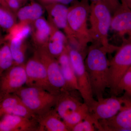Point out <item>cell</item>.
<instances>
[{"label": "cell", "mask_w": 131, "mask_h": 131, "mask_svg": "<svg viewBox=\"0 0 131 131\" xmlns=\"http://www.w3.org/2000/svg\"><path fill=\"white\" fill-rule=\"evenodd\" d=\"M90 1H91L92 2L96 1H99V0H90Z\"/></svg>", "instance_id": "d6a6232c"}, {"label": "cell", "mask_w": 131, "mask_h": 131, "mask_svg": "<svg viewBox=\"0 0 131 131\" xmlns=\"http://www.w3.org/2000/svg\"><path fill=\"white\" fill-rule=\"evenodd\" d=\"M54 1L60 3L62 4L67 5L73 2L74 0H54Z\"/></svg>", "instance_id": "4dcf8cb0"}, {"label": "cell", "mask_w": 131, "mask_h": 131, "mask_svg": "<svg viewBox=\"0 0 131 131\" xmlns=\"http://www.w3.org/2000/svg\"><path fill=\"white\" fill-rule=\"evenodd\" d=\"M55 109L37 117L38 131H70Z\"/></svg>", "instance_id": "9a60e30c"}, {"label": "cell", "mask_w": 131, "mask_h": 131, "mask_svg": "<svg viewBox=\"0 0 131 131\" xmlns=\"http://www.w3.org/2000/svg\"><path fill=\"white\" fill-rule=\"evenodd\" d=\"M89 0H81L69 9L68 25L77 43V50L84 57L88 44L92 42L87 20L90 13Z\"/></svg>", "instance_id": "3957f363"}, {"label": "cell", "mask_w": 131, "mask_h": 131, "mask_svg": "<svg viewBox=\"0 0 131 131\" xmlns=\"http://www.w3.org/2000/svg\"><path fill=\"white\" fill-rule=\"evenodd\" d=\"M25 67L27 86L40 88L56 95L49 83L44 65L37 58L29 60Z\"/></svg>", "instance_id": "8fae6325"}, {"label": "cell", "mask_w": 131, "mask_h": 131, "mask_svg": "<svg viewBox=\"0 0 131 131\" xmlns=\"http://www.w3.org/2000/svg\"><path fill=\"white\" fill-rule=\"evenodd\" d=\"M121 2L124 3L129 8L131 9V0H121Z\"/></svg>", "instance_id": "1f68e13d"}, {"label": "cell", "mask_w": 131, "mask_h": 131, "mask_svg": "<svg viewBox=\"0 0 131 131\" xmlns=\"http://www.w3.org/2000/svg\"><path fill=\"white\" fill-rule=\"evenodd\" d=\"M9 7L13 9H16L19 7V4L17 0H5Z\"/></svg>", "instance_id": "f546056e"}, {"label": "cell", "mask_w": 131, "mask_h": 131, "mask_svg": "<svg viewBox=\"0 0 131 131\" xmlns=\"http://www.w3.org/2000/svg\"><path fill=\"white\" fill-rule=\"evenodd\" d=\"M123 104L121 109L114 117L99 121V130L131 131V95L125 92L121 96Z\"/></svg>", "instance_id": "52a82bcc"}, {"label": "cell", "mask_w": 131, "mask_h": 131, "mask_svg": "<svg viewBox=\"0 0 131 131\" xmlns=\"http://www.w3.org/2000/svg\"><path fill=\"white\" fill-rule=\"evenodd\" d=\"M42 12L41 7L38 4H34L20 9L18 13V16L22 20L37 19L42 15Z\"/></svg>", "instance_id": "ffe728a7"}, {"label": "cell", "mask_w": 131, "mask_h": 131, "mask_svg": "<svg viewBox=\"0 0 131 131\" xmlns=\"http://www.w3.org/2000/svg\"><path fill=\"white\" fill-rule=\"evenodd\" d=\"M38 128L37 118L6 114L0 121V131H38Z\"/></svg>", "instance_id": "7c38bea8"}, {"label": "cell", "mask_w": 131, "mask_h": 131, "mask_svg": "<svg viewBox=\"0 0 131 131\" xmlns=\"http://www.w3.org/2000/svg\"><path fill=\"white\" fill-rule=\"evenodd\" d=\"M22 39L16 36L12 39L9 47L14 61L16 65H20L25 60L24 53L21 48Z\"/></svg>", "instance_id": "44dd1931"}, {"label": "cell", "mask_w": 131, "mask_h": 131, "mask_svg": "<svg viewBox=\"0 0 131 131\" xmlns=\"http://www.w3.org/2000/svg\"><path fill=\"white\" fill-rule=\"evenodd\" d=\"M90 114L89 108L84 102L77 110L66 116L63 121L71 131L75 125L85 119Z\"/></svg>", "instance_id": "ac0fdd59"}, {"label": "cell", "mask_w": 131, "mask_h": 131, "mask_svg": "<svg viewBox=\"0 0 131 131\" xmlns=\"http://www.w3.org/2000/svg\"><path fill=\"white\" fill-rule=\"evenodd\" d=\"M68 10L69 9L68 8L63 4H57L52 9L51 14L55 25L58 28L64 29L68 36L77 46L76 41L68 25Z\"/></svg>", "instance_id": "e0dca14e"}, {"label": "cell", "mask_w": 131, "mask_h": 131, "mask_svg": "<svg viewBox=\"0 0 131 131\" xmlns=\"http://www.w3.org/2000/svg\"><path fill=\"white\" fill-rule=\"evenodd\" d=\"M37 58L46 68L49 83L54 94L58 95L63 91H68L58 62L46 52H40Z\"/></svg>", "instance_id": "30bf717a"}, {"label": "cell", "mask_w": 131, "mask_h": 131, "mask_svg": "<svg viewBox=\"0 0 131 131\" xmlns=\"http://www.w3.org/2000/svg\"><path fill=\"white\" fill-rule=\"evenodd\" d=\"M30 30L31 29L30 27L28 26H26L20 32L16 34L15 36L22 39L27 37L29 35Z\"/></svg>", "instance_id": "f1b7e54d"}, {"label": "cell", "mask_w": 131, "mask_h": 131, "mask_svg": "<svg viewBox=\"0 0 131 131\" xmlns=\"http://www.w3.org/2000/svg\"><path fill=\"white\" fill-rule=\"evenodd\" d=\"M65 36L62 32L57 31L52 37L49 45V50L52 56H59L64 50Z\"/></svg>", "instance_id": "d6986e66"}, {"label": "cell", "mask_w": 131, "mask_h": 131, "mask_svg": "<svg viewBox=\"0 0 131 131\" xmlns=\"http://www.w3.org/2000/svg\"><path fill=\"white\" fill-rule=\"evenodd\" d=\"M95 122L90 114L72 128L71 131H94L96 130Z\"/></svg>", "instance_id": "484cf974"}, {"label": "cell", "mask_w": 131, "mask_h": 131, "mask_svg": "<svg viewBox=\"0 0 131 131\" xmlns=\"http://www.w3.org/2000/svg\"><path fill=\"white\" fill-rule=\"evenodd\" d=\"M123 102L121 96H112L95 101L89 109L90 115L95 122L96 129L99 127V121L114 117L121 109Z\"/></svg>", "instance_id": "9c48e42d"}, {"label": "cell", "mask_w": 131, "mask_h": 131, "mask_svg": "<svg viewBox=\"0 0 131 131\" xmlns=\"http://www.w3.org/2000/svg\"><path fill=\"white\" fill-rule=\"evenodd\" d=\"M14 24V20L7 11L0 8V26L6 29L12 28Z\"/></svg>", "instance_id": "4316f807"}, {"label": "cell", "mask_w": 131, "mask_h": 131, "mask_svg": "<svg viewBox=\"0 0 131 131\" xmlns=\"http://www.w3.org/2000/svg\"><path fill=\"white\" fill-rule=\"evenodd\" d=\"M105 3L110 13L113 14L116 9L119 7L121 3L119 0H103Z\"/></svg>", "instance_id": "83f0119b"}, {"label": "cell", "mask_w": 131, "mask_h": 131, "mask_svg": "<svg viewBox=\"0 0 131 131\" xmlns=\"http://www.w3.org/2000/svg\"><path fill=\"white\" fill-rule=\"evenodd\" d=\"M37 29V37L40 41H44L47 39L50 33V27L46 21L42 19H37L35 23Z\"/></svg>", "instance_id": "cb8c5ba5"}, {"label": "cell", "mask_w": 131, "mask_h": 131, "mask_svg": "<svg viewBox=\"0 0 131 131\" xmlns=\"http://www.w3.org/2000/svg\"><path fill=\"white\" fill-rule=\"evenodd\" d=\"M68 91L78 90L75 74L70 58L68 50H64L59 56L58 61Z\"/></svg>", "instance_id": "2e32d148"}, {"label": "cell", "mask_w": 131, "mask_h": 131, "mask_svg": "<svg viewBox=\"0 0 131 131\" xmlns=\"http://www.w3.org/2000/svg\"><path fill=\"white\" fill-rule=\"evenodd\" d=\"M13 59L12 57L9 46L5 45L0 48V77L3 73L14 64Z\"/></svg>", "instance_id": "7402d4cb"}, {"label": "cell", "mask_w": 131, "mask_h": 131, "mask_svg": "<svg viewBox=\"0 0 131 131\" xmlns=\"http://www.w3.org/2000/svg\"><path fill=\"white\" fill-rule=\"evenodd\" d=\"M21 101L14 94H10L0 99V117L6 114L8 110Z\"/></svg>", "instance_id": "603a6c76"}, {"label": "cell", "mask_w": 131, "mask_h": 131, "mask_svg": "<svg viewBox=\"0 0 131 131\" xmlns=\"http://www.w3.org/2000/svg\"><path fill=\"white\" fill-rule=\"evenodd\" d=\"M109 62V87L112 96L118 95L120 81L131 66V36L123 38L122 44Z\"/></svg>", "instance_id": "277c9868"}, {"label": "cell", "mask_w": 131, "mask_h": 131, "mask_svg": "<svg viewBox=\"0 0 131 131\" xmlns=\"http://www.w3.org/2000/svg\"><path fill=\"white\" fill-rule=\"evenodd\" d=\"M26 82L25 66L21 64L13 65L0 77V99L15 93L24 86Z\"/></svg>", "instance_id": "ba28073f"}, {"label": "cell", "mask_w": 131, "mask_h": 131, "mask_svg": "<svg viewBox=\"0 0 131 131\" xmlns=\"http://www.w3.org/2000/svg\"><path fill=\"white\" fill-rule=\"evenodd\" d=\"M69 51L71 63L77 80L78 91L89 110L96 100L94 98L89 77L85 67L84 57L76 49L69 50Z\"/></svg>", "instance_id": "8992f818"}, {"label": "cell", "mask_w": 131, "mask_h": 131, "mask_svg": "<svg viewBox=\"0 0 131 131\" xmlns=\"http://www.w3.org/2000/svg\"><path fill=\"white\" fill-rule=\"evenodd\" d=\"M89 13V31L92 42L101 45L108 53L116 51L119 46L110 45L108 42L112 16L105 3L103 0L92 2Z\"/></svg>", "instance_id": "7a4b0ae2"}, {"label": "cell", "mask_w": 131, "mask_h": 131, "mask_svg": "<svg viewBox=\"0 0 131 131\" xmlns=\"http://www.w3.org/2000/svg\"><path fill=\"white\" fill-rule=\"evenodd\" d=\"M107 51L95 43L87 51L84 61L94 96L97 100L103 98L106 89L109 87V62Z\"/></svg>", "instance_id": "6da1fadb"}, {"label": "cell", "mask_w": 131, "mask_h": 131, "mask_svg": "<svg viewBox=\"0 0 131 131\" xmlns=\"http://www.w3.org/2000/svg\"><path fill=\"white\" fill-rule=\"evenodd\" d=\"M113 14L110 28L121 37L131 36V9L121 2Z\"/></svg>", "instance_id": "4fadbf2b"}, {"label": "cell", "mask_w": 131, "mask_h": 131, "mask_svg": "<svg viewBox=\"0 0 131 131\" xmlns=\"http://www.w3.org/2000/svg\"><path fill=\"white\" fill-rule=\"evenodd\" d=\"M37 117L54 106L57 96L37 87H22L15 93Z\"/></svg>", "instance_id": "5b68a950"}, {"label": "cell", "mask_w": 131, "mask_h": 131, "mask_svg": "<svg viewBox=\"0 0 131 131\" xmlns=\"http://www.w3.org/2000/svg\"><path fill=\"white\" fill-rule=\"evenodd\" d=\"M123 91L130 94H131V66L124 75L118 85V95Z\"/></svg>", "instance_id": "d4e9b609"}, {"label": "cell", "mask_w": 131, "mask_h": 131, "mask_svg": "<svg viewBox=\"0 0 131 131\" xmlns=\"http://www.w3.org/2000/svg\"><path fill=\"white\" fill-rule=\"evenodd\" d=\"M70 92L63 91L57 96L54 109L62 120L77 110L83 103Z\"/></svg>", "instance_id": "5bb4252c"}, {"label": "cell", "mask_w": 131, "mask_h": 131, "mask_svg": "<svg viewBox=\"0 0 131 131\" xmlns=\"http://www.w3.org/2000/svg\"><path fill=\"white\" fill-rule=\"evenodd\" d=\"M130 95H131V94H130Z\"/></svg>", "instance_id": "836d02e7"}]
</instances>
